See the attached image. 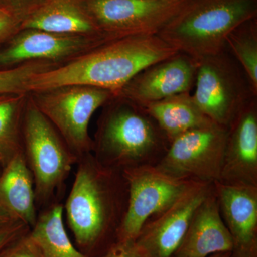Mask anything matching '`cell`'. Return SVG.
Instances as JSON below:
<instances>
[{"label": "cell", "mask_w": 257, "mask_h": 257, "mask_svg": "<svg viewBox=\"0 0 257 257\" xmlns=\"http://www.w3.org/2000/svg\"><path fill=\"white\" fill-rule=\"evenodd\" d=\"M28 94L79 158L92 152L89 126L93 114L116 95L85 85L64 86Z\"/></svg>", "instance_id": "cell-7"}, {"label": "cell", "mask_w": 257, "mask_h": 257, "mask_svg": "<svg viewBox=\"0 0 257 257\" xmlns=\"http://www.w3.org/2000/svg\"><path fill=\"white\" fill-rule=\"evenodd\" d=\"M11 1H13V2H18V1H22V0H11Z\"/></svg>", "instance_id": "cell-30"}, {"label": "cell", "mask_w": 257, "mask_h": 257, "mask_svg": "<svg viewBox=\"0 0 257 257\" xmlns=\"http://www.w3.org/2000/svg\"><path fill=\"white\" fill-rule=\"evenodd\" d=\"M189 0H83L107 38L158 35Z\"/></svg>", "instance_id": "cell-9"}, {"label": "cell", "mask_w": 257, "mask_h": 257, "mask_svg": "<svg viewBox=\"0 0 257 257\" xmlns=\"http://www.w3.org/2000/svg\"><path fill=\"white\" fill-rule=\"evenodd\" d=\"M0 6H2V5H0Z\"/></svg>", "instance_id": "cell-32"}, {"label": "cell", "mask_w": 257, "mask_h": 257, "mask_svg": "<svg viewBox=\"0 0 257 257\" xmlns=\"http://www.w3.org/2000/svg\"><path fill=\"white\" fill-rule=\"evenodd\" d=\"M214 187L232 240L230 257H257V187L215 182Z\"/></svg>", "instance_id": "cell-14"}, {"label": "cell", "mask_w": 257, "mask_h": 257, "mask_svg": "<svg viewBox=\"0 0 257 257\" xmlns=\"http://www.w3.org/2000/svg\"><path fill=\"white\" fill-rule=\"evenodd\" d=\"M227 130L219 182L257 187V98L239 113Z\"/></svg>", "instance_id": "cell-15"}, {"label": "cell", "mask_w": 257, "mask_h": 257, "mask_svg": "<svg viewBox=\"0 0 257 257\" xmlns=\"http://www.w3.org/2000/svg\"><path fill=\"white\" fill-rule=\"evenodd\" d=\"M122 172L130 196L126 215L112 251L133 245L147 221L170 207L197 183L167 175L157 166L135 167Z\"/></svg>", "instance_id": "cell-8"}, {"label": "cell", "mask_w": 257, "mask_h": 257, "mask_svg": "<svg viewBox=\"0 0 257 257\" xmlns=\"http://www.w3.org/2000/svg\"><path fill=\"white\" fill-rule=\"evenodd\" d=\"M226 48L257 89V18L241 23L230 32Z\"/></svg>", "instance_id": "cell-22"}, {"label": "cell", "mask_w": 257, "mask_h": 257, "mask_svg": "<svg viewBox=\"0 0 257 257\" xmlns=\"http://www.w3.org/2000/svg\"><path fill=\"white\" fill-rule=\"evenodd\" d=\"M170 143L192 130L214 124L196 104L191 92L181 93L145 106Z\"/></svg>", "instance_id": "cell-19"}, {"label": "cell", "mask_w": 257, "mask_h": 257, "mask_svg": "<svg viewBox=\"0 0 257 257\" xmlns=\"http://www.w3.org/2000/svg\"><path fill=\"white\" fill-rule=\"evenodd\" d=\"M30 29L62 35L105 37L84 8L82 0H42L23 16L20 31Z\"/></svg>", "instance_id": "cell-17"}, {"label": "cell", "mask_w": 257, "mask_h": 257, "mask_svg": "<svg viewBox=\"0 0 257 257\" xmlns=\"http://www.w3.org/2000/svg\"><path fill=\"white\" fill-rule=\"evenodd\" d=\"M63 202L38 211L29 234L45 257H86L69 239L64 224Z\"/></svg>", "instance_id": "cell-20"}, {"label": "cell", "mask_w": 257, "mask_h": 257, "mask_svg": "<svg viewBox=\"0 0 257 257\" xmlns=\"http://www.w3.org/2000/svg\"><path fill=\"white\" fill-rule=\"evenodd\" d=\"M0 51V67H9L30 61L60 63L101 45L105 37L62 35L39 30H24Z\"/></svg>", "instance_id": "cell-13"}, {"label": "cell", "mask_w": 257, "mask_h": 257, "mask_svg": "<svg viewBox=\"0 0 257 257\" xmlns=\"http://www.w3.org/2000/svg\"><path fill=\"white\" fill-rule=\"evenodd\" d=\"M214 183L197 182L170 207L147 221L135 243L149 257H172L188 229L193 214Z\"/></svg>", "instance_id": "cell-11"}, {"label": "cell", "mask_w": 257, "mask_h": 257, "mask_svg": "<svg viewBox=\"0 0 257 257\" xmlns=\"http://www.w3.org/2000/svg\"><path fill=\"white\" fill-rule=\"evenodd\" d=\"M57 64L50 61L35 60L13 67H0V95L27 94V85L33 76Z\"/></svg>", "instance_id": "cell-23"}, {"label": "cell", "mask_w": 257, "mask_h": 257, "mask_svg": "<svg viewBox=\"0 0 257 257\" xmlns=\"http://www.w3.org/2000/svg\"><path fill=\"white\" fill-rule=\"evenodd\" d=\"M29 231L3 248L0 251V257H45L32 241Z\"/></svg>", "instance_id": "cell-24"}, {"label": "cell", "mask_w": 257, "mask_h": 257, "mask_svg": "<svg viewBox=\"0 0 257 257\" xmlns=\"http://www.w3.org/2000/svg\"><path fill=\"white\" fill-rule=\"evenodd\" d=\"M199 62L193 99L212 122L228 128L256 99L257 89L226 48Z\"/></svg>", "instance_id": "cell-6"}, {"label": "cell", "mask_w": 257, "mask_h": 257, "mask_svg": "<svg viewBox=\"0 0 257 257\" xmlns=\"http://www.w3.org/2000/svg\"><path fill=\"white\" fill-rule=\"evenodd\" d=\"M15 221L17 220L13 219L10 214L0 206V229Z\"/></svg>", "instance_id": "cell-28"}, {"label": "cell", "mask_w": 257, "mask_h": 257, "mask_svg": "<svg viewBox=\"0 0 257 257\" xmlns=\"http://www.w3.org/2000/svg\"><path fill=\"white\" fill-rule=\"evenodd\" d=\"M232 246L213 187L194 211L182 243L172 257H207L231 252Z\"/></svg>", "instance_id": "cell-16"}, {"label": "cell", "mask_w": 257, "mask_h": 257, "mask_svg": "<svg viewBox=\"0 0 257 257\" xmlns=\"http://www.w3.org/2000/svg\"><path fill=\"white\" fill-rule=\"evenodd\" d=\"M199 64L196 59L179 52L140 71L118 94L145 107L176 94L191 92Z\"/></svg>", "instance_id": "cell-12"}, {"label": "cell", "mask_w": 257, "mask_h": 257, "mask_svg": "<svg viewBox=\"0 0 257 257\" xmlns=\"http://www.w3.org/2000/svg\"><path fill=\"white\" fill-rule=\"evenodd\" d=\"M22 138L24 157L33 177L37 211L62 202L66 182L79 157L30 96L24 111Z\"/></svg>", "instance_id": "cell-5"}, {"label": "cell", "mask_w": 257, "mask_h": 257, "mask_svg": "<svg viewBox=\"0 0 257 257\" xmlns=\"http://www.w3.org/2000/svg\"><path fill=\"white\" fill-rule=\"evenodd\" d=\"M23 16L12 5L0 6V44L20 31Z\"/></svg>", "instance_id": "cell-25"}, {"label": "cell", "mask_w": 257, "mask_h": 257, "mask_svg": "<svg viewBox=\"0 0 257 257\" xmlns=\"http://www.w3.org/2000/svg\"><path fill=\"white\" fill-rule=\"evenodd\" d=\"M28 94L0 95V167L23 152L22 126Z\"/></svg>", "instance_id": "cell-21"}, {"label": "cell", "mask_w": 257, "mask_h": 257, "mask_svg": "<svg viewBox=\"0 0 257 257\" xmlns=\"http://www.w3.org/2000/svg\"><path fill=\"white\" fill-rule=\"evenodd\" d=\"M257 18V0H189L158 36L199 61L226 49L228 35Z\"/></svg>", "instance_id": "cell-4"}, {"label": "cell", "mask_w": 257, "mask_h": 257, "mask_svg": "<svg viewBox=\"0 0 257 257\" xmlns=\"http://www.w3.org/2000/svg\"><path fill=\"white\" fill-rule=\"evenodd\" d=\"M105 257H149L134 243L128 247L114 250Z\"/></svg>", "instance_id": "cell-27"}, {"label": "cell", "mask_w": 257, "mask_h": 257, "mask_svg": "<svg viewBox=\"0 0 257 257\" xmlns=\"http://www.w3.org/2000/svg\"><path fill=\"white\" fill-rule=\"evenodd\" d=\"M227 128L212 124L181 135L170 143L157 168L176 178L214 183L220 180Z\"/></svg>", "instance_id": "cell-10"}, {"label": "cell", "mask_w": 257, "mask_h": 257, "mask_svg": "<svg viewBox=\"0 0 257 257\" xmlns=\"http://www.w3.org/2000/svg\"><path fill=\"white\" fill-rule=\"evenodd\" d=\"M102 107L92 139L96 160L121 172L158 165L170 143L146 108L119 94Z\"/></svg>", "instance_id": "cell-3"}, {"label": "cell", "mask_w": 257, "mask_h": 257, "mask_svg": "<svg viewBox=\"0 0 257 257\" xmlns=\"http://www.w3.org/2000/svg\"><path fill=\"white\" fill-rule=\"evenodd\" d=\"M158 35L108 40L29 81L27 94L69 85L101 88L118 94L140 71L178 53Z\"/></svg>", "instance_id": "cell-2"}, {"label": "cell", "mask_w": 257, "mask_h": 257, "mask_svg": "<svg viewBox=\"0 0 257 257\" xmlns=\"http://www.w3.org/2000/svg\"><path fill=\"white\" fill-rule=\"evenodd\" d=\"M64 204L74 244L86 257H105L114 249L127 210L128 185L121 171L100 163L92 152L79 157Z\"/></svg>", "instance_id": "cell-1"}, {"label": "cell", "mask_w": 257, "mask_h": 257, "mask_svg": "<svg viewBox=\"0 0 257 257\" xmlns=\"http://www.w3.org/2000/svg\"><path fill=\"white\" fill-rule=\"evenodd\" d=\"M0 170H1V167H0Z\"/></svg>", "instance_id": "cell-31"}, {"label": "cell", "mask_w": 257, "mask_h": 257, "mask_svg": "<svg viewBox=\"0 0 257 257\" xmlns=\"http://www.w3.org/2000/svg\"><path fill=\"white\" fill-rule=\"evenodd\" d=\"M30 226L20 221H15L0 229V251L19 236L26 234Z\"/></svg>", "instance_id": "cell-26"}, {"label": "cell", "mask_w": 257, "mask_h": 257, "mask_svg": "<svg viewBox=\"0 0 257 257\" xmlns=\"http://www.w3.org/2000/svg\"><path fill=\"white\" fill-rule=\"evenodd\" d=\"M231 256V252H221L214 253L211 256L207 257H230Z\"/></svg>", "instance_id": "cell-29"}, {"label": "cell", "mask_w": 257, "mask_h": 257, "mask_svg": "<svg viewBox=\"0 0 257 257\" xmlns=\"http://www.w3.org/2000/svg\"><path fill=\"white\" fill-rule=\"evenodd\" d=\"M0 206L13 219L32 228L36 221L35 184L23 152L8 161L0 170Z\"/></svg>", "instance_id": "cell-18"}]
</instances>
